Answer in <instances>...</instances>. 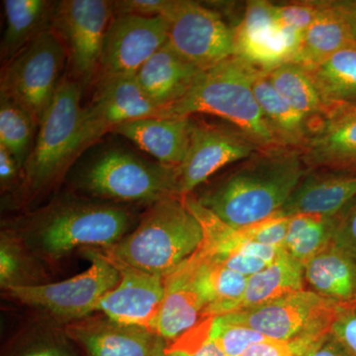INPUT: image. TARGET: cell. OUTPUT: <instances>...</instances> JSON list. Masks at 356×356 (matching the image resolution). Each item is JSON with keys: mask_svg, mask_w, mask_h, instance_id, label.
I'll return each mask as SVG.
<instances>
[{"mask_svg": "<svg viewBox=\"0 0 356 356\" xmlns=\"http://www.w3.org/2000/svg\"><path fill=\"white\" fill-rule=\"evenodd\" d=\"M266 74L278 95L311 122L314 132L331 110L323 99L308 70L295 63H288Z\"/></svg>", "mask_w": 356, "mask_h": 356, "instance_id": "cell-27", "label": "cell"}, {"mask_svg": "<svg viewBox=\"0 0 356 356\" xmlns=\"http://www.w3.org/2000/svg\"><path fill=\"white\" fill-rule=\"evenodd\" d=\"M259 72L233 56L199 72L186 95L165 110V116L210 115L236 126L262 149L280 147L255 97Z\"/></svg>", "mask_w": 356, "mask_h": 356, "instance_id": "cell-3", "label": "cell"}, {"mask_svg": "<svg viewBox=\"0 0 356 356\" xmlns=\"http://www.w3.org/2000/svg\"><path fill=\"white\" fill-rule=\"evenodd\" d=\"M303 35L281 24L274 2L245 1L243 13L234 27V56L259 72L293 63Z\"/></svg>", "mask_w": 356, "mask_h": 356, "instance_id": "cell-13", "label": "cell"}, {"mask_svg": "<svg viewBox=\"0 0 356 356\" xmlns=\"http://www.w3.org/2000/svg\"><path fill=\"white\" fill-rule=\"evenodd\" d=\"M307 170L302 152L261 149L233 165L195 198L232 228L247 229L277 215Z\"/></svg>", "mask_w": 356, "mask_h": 356, "instance_id": "cell-1", "label": "cell"}, {"mask_svg": "<svg viewBox=\"0 0 356 356\" xmlns=\"http://www.w3.org/2000/svg\"><path fill=\"white\" fill-rule=\"evenodd\" d=\"M356 199V173L308 170L277 216L337 215Z\"/></svg>", "mask_w": 356, "mask_h": 356, "instance_id": "cell-20", "label": "cell"}, {"mask_svg": "<svg viewBox=\"0 0 356 356\" xmlns=\"http://www.w3.org/2000/svg\"><path fill=\"white\" fill-rule=\"evenodd\" d=\"M114 17V1L62 0L56 1L51 29L62 40L69 64L83 86L96 81L103 44Z\"/></svg>", "mask_w": 356, "mask_h": 356, "instance_id": "cell-10", "label": "cell"}, {"mask_svg": "<svg viewBox=\"0 0 356 356\" xmlns=\"http://www.w3.org/2000/svg\"><path fill=\"white\" fill-rule=\"evenodd\" d=\"M353 38L336 0H323L315 21L303 35L298 54L293 63L310 69L337 51L353 46Z\"/></svg>", "mask_w": 356, "mask_h": 356, "instance_id": "cell-25", "label": "cell"}, {"mask_svg": "<svg viewBox=\"0 0 356 356\" xmlns=\"http://www.w3.org/2000/svg\"><path fill=\"white\" fill-rule=\"evenodd\" d=\"M242 356H294V353L287 343L266 339L250 346Z\"/></svg>", "mask_w": 356, "mask_h": 356, "instance_id": "cell-44", "label": "cell"}, {"mask_svg": "<svg viewBox=\"0 0 356 356\" xmlns=\"http://www.w3.org/2000/svg\"><path fill=\"white\" fill-rule=\"evenodd\" d=\"M200 72L177 55L166 42L140 67L136 77L149 99L165 110L186 95Z\"/></svg>", "mask_w": 356, "mask_h": 356, "instance_id": "cell-22", "label": "cell"}, {"mask_svg": "<svg viewBox=\"0 0 356 356\" xmlns=\"http://www.w3.org/2000/svg\"><path fill=\"white\" fill-rule=\"evenodd\" d=\"M344 309L305 288L221 317L261 332L267 339L287 343L294 353L332 332V325Z\"/></svg>", "mask_w": 356, "mask_h": 356, "instance_id": "cell-6", "label": "cell"}, {"mask_svg": "<svg viewBox=\"0 0 356 356\" xmlns=\"http://www.w3.org/2000/svg\"><path fill=\"white\" fill-rule=\"evenodd\" d=\"M168 27L165 16H114L105 36L97 79L136 76L140 67L165 46Z\"/></svg>", "mask_w": 356, "mask_h": 356, "instance_id": "cell-15", "label": "cell"}, {"mask_svg": "<svg viewBox=\"0 0 356 356\" xmlns=\"http://www.w3.org/2000/svg\"><path fill=\"white\" fill-rule=\"evenodd\" d=\"M113 262L120 271V281L100 299L95 312L121 324L154 331L165 297V278Z\"/></svg>", "mask_w": 356, "mask_h": 356, "instance_id": "cell-17", "label": "cell"}, {"mask_svg": "<svg viewBox=\"0 0 356 356\" xmlns=\"http://www.w3.org/2000/svg\"><path fill=\"white\" fill-rule=\"evenodd\" d=\"M211 339L226 356H242L248 348L266 341L267 337L245 325L229 323L219 316L213 321Z\"/></svg>", "mask_w": 356, "mask_h": 356, "instance_id": "cell-34", "label": "cell"}, {"mask_svg": "<svg viewBox=\"0 0 356 356\" xmlns=\"http://www.w3.org/2000/svg\"><path fill=\"white\" fill-rule=\"evenodd\" d=\"M95 83L92 100L81 113L83 153L120 124L136 119L165 117V109L149 99L136 76L104 77Z\"/></svg>", "mask_w": 356, "mask_h": 356, "instance_id": "cell-14", "label": "cell"}, {"mask_svg": "<svg viewBox=\"0 0 356 356\" xmlns=\"http://www.w3.org/2000/svg\"><path fill=\"white\" fill-rule=\"evenodd\" d=\"M283 250V248L252 242L245 236L216 264H221L232 270L250 277L273 264Z\"/></svg>", "mask_w": 356, "mask_h": 356, "instance_id": "cell-33", "label": "cell"}, {"mask_svg": "<svg viewBox=\"0 0 356 356\" xmlns=\"http://www.w3.org/2000/svg\"><path fill=\"white\" fill-rule=\"evenodd\" d=\"M38 128L31 115L17 103L0 95V146L8 152L23 170Z\"/></svg>", "mask_w": 356, "mask_h": 356, "instance_id": "cell-32", "label": "cell"}, {"mask_svg": "<svg viewBox=\"0 0 356 356\" xmlns=\"http://www.w3.org/2000/svg\"><path fill=\"white\" fill-rule=\"evenodd\" d=\"M14 356H76L63 337L51 336L39 339L24 346Z\"/></svg>", "mask_w": 356, "mask_h": 356, "instance_id": "cell-40", "label": "cell"}, {"mask_svg": "<svg viewBox=\"0 0 356 356\" xmlns=\"http://www.w3.org/2000/svg\"><path fill=\"white\" fill-rule=\"evenodd\" d=\"M165 17L168 44L197 69H211L233 57L234 28L219 11L200 2L175 0Z\"/></svg>", "mask_w": 356, "mask_h": 356, "instance_id": "cell-12", "label": "cell"}, {"mask_svg": "<svg viewBox=\"0 0 356 356\" xmlns=\"http://www.w3.org/2000/svg\"><path fill=\"white\" fill-rule=\"evenodd\" d=\"M339 214H299L289 217V229L283 248L305 266L332 243Z\"/></svg>", "mask_w": 356, "mask_h": 356, "instance_id": "cell-31", "label": "cell"}, {"mask_svg": "<svg viewBox=\"0 0 356 356\" xmlns=\"http://www.w3.org/2000/svg\"><path fill=\"white\" fill-rule=\"evenodd\" d=\"M196 254L202 261L200 284L206 299V317H219L238 310L248 277L221 264L208 261L198 252Z\"/></svg>", "mask_w": 356, "mask_h": 356, "instance_id": "cell-30", "label": "cell"}, {"mask_svg": "<svg viewBox=\"0 0 356 356\" xmlns=\"http://www.w3.org/2000/svg\"><path fill=\"white\" fill-rule=\"evenodd\" d=\"M191 117V136L184 163L177 168V194L191 195L215 173L254 156L261 147L228 122Z\"/></svg>", "mask_w": 356, "mask_h": 356, "instance_id": "cell-11", "label": "cell"}, {"mask_svg": "<svg viewBox=\"0 0 356 356\" xmlns=\"http://www.w3.org/2000/svg\"><path fill=\"white\" fill-rule=\"evenodd\" d=\"M322 6L323 0L274 2L276 16L281 24L302 35L315 21Z\"/></svg>", "mask_w": 356, "mask_h": 356, "instance_id": "cell-35", "label": "cell"}, {"mask_svg": "<svg viewBox=\"0 0 356 356\" xmlns=\"http://www.w3.org/2000/svg\"><path fill=\"white\" fill-rule=\"evenodd\" d=\"M332 243L356 257V199L339 214Z\"/></svg>", "mask_w": 356, "mask_h": 356, "instance_id": "cell-39", "label": "cell"}, {"mask_svg": "<svg viewBox=\"0 0 356 356\" xmlns=\"http://www.w3.org/2000/svg\"><path fill=\"white\" fill-rule=\"evenodd\" d=\"M307 289L343 308L356 307V257L332 243L304 266Z\"/></svg>", "mask_w": 356, "mask_h": 356, "instance_id": "cell-23", "label": "cell"}, {"mask_svg": "<svg viewBox=\"0 0 356 356\" xmlns=\"http://www.w3.org/2000/svg\"><path fill=\"white\" fill-rule=\"evenodd\" d=\"M203 238L184 197L170 196L154 202L132 233L102 252L117 264L165 278L197 252Z\"/></svg>", "mask_w": 356, "mask_h": 356, "instance_id": "cell-2", "label": "cell"}, {"mask_svg": "<svg viewBox=\"0 0 356 356\" xmlns=\"http://www.w3.org/2000/svg\"><path fill=\"white\" fill-rule=\"evenodd\" d=\"M67 334L86 356H168V343L156 332L107 317L74 321Z\"/></svg>", "mask_w": 356, "mask_h": 356, "instance_id": "cell-16", "label": "cell"}, {"mask_svg": "<svg viewBox=\"0 0 356 356\" xmlns=\"http://www.w3.org/2000/svg\"><path fill=\"white\" fill-rule=\"evenodd\" d=\"M175 0H119L114 1V16L138 15L143 17L165 16Z\"/></svg>", "mask_w": 356, "mask_h": 356, "instance_id": "cell-38", "label": "cell"}, {"mask_svg": "<svg viewBox=\"0 0 356 356\" xmlns=\"http://www.w3.org/2000/svg\"><path fill=\"white\" fill-rule=\"evenodd\" d=\"M336 4L343 14L353 43L356 44V0H336Z\"/></svg>", "mask_w": 356, "mask_h": 356, "instance_id": "cell-46", "label": "cell"}, {"mask_svg": "<svg viewBox=\"0 0 356 356\" xmlns=\"http://www.w3.org/2000/svg\"><path fill=\"white\" fill-rule=\"evenodd\" d=\"M83 84L64 77L38 126L31 153L22 170L23 185L31 193L51 186L83 154L81 120Z\"/></svg>", "mask_w": 356, "mask_h": 356, "instance_id": "cell-4", "label": "cell"}, {"mask_svg": "<svg viewBox=\"0 0 356 356\" xmlns=\"http://www.w3.org/2000/svg\"><path fill=\"white\" fill-rule=\"evenodd\" d=\"M130 222V213L121 206L72 201L42 215L33 236L46 257L58 259L81 247H112L126 236Z\"/></svg>", "mask_w": 356, "mask_h": 356, "instance_id": "cell-5", "label": "cell"}, {"mask_svg": "<svg viewBox=\"0 0 356 356\" xmlns=\"http://www.w3.org/2000/svg\"><path fill=\"white\" fill-rule=\"evenodd\" d=\"M91 266L83 273L56 283L26 285L6 290L26 305L48 311L67 322L88 317L100 299L120 281L118 267L106 255L91 252Z\"/></svg>", "mask_w": 356, "mask_h": 356, "instance_id": "cell-9", "label": "cell"}, {"mask_svg": "<svg viewBox=\"0 0 356 356\" xmlns=\"http://www.w3.org/2000/svg\"><path fill=\"white\" fill-rule=\"evenodd\" d=\"M67 60L62 40L47 30L2 67L0 95L17 103L39 126L64 79Z\"/></svg>", "mask_w": 356, "mask_h": 356, "instance_id": "cell-8", "label": "cell"}, {"mask_svg": "<svg viewBox=\"0 0 356 356\" xmlns=\"http://www.w3.org/2000/svg\"><path fill=\"white\" fill-rule=\"evenodd\" d=\"M302 158L308 170L356 173V106L331 110L312 134Z\"/></svg>", "mask_w": 356, "mask_h": 356, "instance_id": "cell-19", "label": "cell"}, {"mask_svg": "<svg viewBox=\"0 0 356 356\" xmlns=\"http://www.w3.org/2000/svg\"><path fill=\"white\" fill-rule=\"evenodd\" d=\"M168 356H226L211 337L202 343L186 350H168Z\"/></svg>", "mask_w": 356, "mask_h": 356, "instance_id": "cell-45", "label": "cell"}, {"mask_svg": "<svg viewBox=\"0 0 356 356\" xmlns=\"http://www.w3.org/2000/svg\"><path fill=\"white\" fill-rule=\"evenodd\" d=\"M332 332L356 356V307L341 311L332 325Z\"/></svg>", "mask_w": 356, "mask_h": 356, "instance_id": "cell-42", "label": "cell"}, {"mask_svg": "<svg viewBox=\"0 0 356 356\" xmlns=\"http://www.w3.org/2000/svg\"><path fill=\"white\" fill-rule=\"evenodd\" d=\"M294 356H355L343 346L332 332L313 343L300 348Z\"/></svg>", "mask_w": 356, "mask_h": 356, "instance_id": "cell-41", "label": "cell"}, {"mask_svg": "<svg viewBox=\"0 0 356 356\" xmlns=\"http://www.w3.org/2000/svg\"><path fill=\"white\" fill-rule=\"evenodd\" d=\"M305 288L303 264L283 250L273 264L248 277L247 289L236 311L254 308Z\"/></svg>", "mask_w": 356, "mask_h": 356, "instance_id": "cell-28", "label": "cell"}, {"mask_svg": "<svg viewBox=\"0 0 356 356\" xmlns=\"http://www.w3.org/2000/svg\"><path fill=\"white\" fill-rule=\"evenodd\" d=\"M289 222L290 218L275 215L241 231L245 238L252 242L283 248L289 229Z\"/></svg>", "mask_w": 356, "mask_h": 356, "instance_id": "cell-37", "label": "cell"}, {"mask_svg": "<svg viewBox=\"0 0 356 356\" xmlns=\"http://www.w3.org/2000/svg\"><path fill=\"white\" fill-rule=\"evenodd\" d=\"M23 259L20 248L14 243L13 238L2 234L0 245V284L2 289L24 286L25 280L21 274L24 268Z\"/></svg>", "mask_w": 356, "mask_h": 356, "instance_id": "cell-36", "label": "cell"}, {"mask_svg": "<svg viewBox=\"0 0 356 356\" xmlns=\"http://www.w3.org/2000/svg\"><path fill=\"white\" fill-rule=\"evenodd\" d=\"M79 185L95 197L121 202L154 204L178 196L177 168L115 147L89 161L79 177Z\"/></svg>", "mask_w": 356, "mask_h": 356, "instance_id": "cell-7", "label": "cell"}, {"mask_svg": "<svg viewBox=\"0 0 356 356\" xmlns=\"http://www.w3.org/2000/svg\"><path fill=\"white\" fill-rule=\"evenodd\" d=\"M201 266L202 261L195 252L165 277V297L154 332L168 344L207 318L200 284Z\"/></svg>", "mask_w": 356, "mask_h": 356, "instance_id": "cell-18", "label": "cell"}, {"mask_svg": "<svg viewBox=\"0 0 356 356\" xmlns=\"http://www.w3.org/2000/svg\"><path fill=\"white\" fill-rule=\"evenodd\" d=\"M307 70L330 110L356 106V44Z\"/></svg>", "mask_w": 356, "mask_h": 356, "instance_id": "cell-29", "label": "cell"}, {"mask_svg": "<svg viewBox=\"0 0 356 356\" xmlns=\"http://www.w3.org/2000/svg\"><path fill=\"white\" fill-rule=\"evenodd\" d=\"M20 173L22 175V170L15 159L3 147L0 146V184L2 191L13 187Z\"/></svg>", "mask_w": 356, "mask_h": 356, "instance_id": "cell-43", "label": "cell"}, {"mask_svg": "<svg viewBox=\"0 0 356 356\" xmlns=\"http://www.w3.org/2000/svg\"><path fill=\"white\" fill-rule=\"evenodd\" d=\"M254 91L277 146L303 151L313 133L311 122L278 95L264 72L255 76Z\"/></svg>", "mask_w": 356, "mask_h": 356, "instance_id": "cell-24", "label": "cell"}, {"mask_svg": "<svg viewBox=\"0 0 356 356\" xmlns=\"http://www.w3.org/2000/svg\"><path fill=\"white\" fill-rule=\"evenodd\" d=\"M6 30L1 41L4 64L40 34L51 29L55 2L47 0H4Z\"/></svg>", "mask_w": 356, "mask_h": 356, "instance_id": "cell-26", "label": "cell"}, {"mask_svg": "<svg viewBox=\"0 0 356 356\" xmlns=\"http://www.w3.org/2000/svg\"><path fill=\"white\" fill-rule=\"evenodd\" d=\"M112 132L127 138L158 163L177 168L191 144V117L136 119L120 124Z\"/></svg>", "mask_w": 356, "mask_h": 356, "instance_id": "cell-21", "label": "cell"}]
</instances>
